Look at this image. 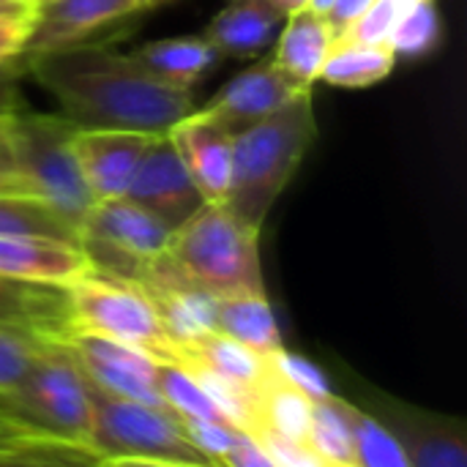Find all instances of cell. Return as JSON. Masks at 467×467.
I'll return each instance as SVG.
<instances>
[{"mask_svg": "<svg viewBox=\"0 0 467 467\" xmlns=\"http://www.w3.org/2000/svg\"><path fill=\"white\" fill-rule=\"evenodd\" d=\"M410 467H467V449L462 435L446 427H410L400 438Z\"/></svg>", "mask_w": 467, "mask_h": 467, "instance_id": "83f0119b", "label": "cell"}, {"mask_svg": "<svg viewBox=\"0 0 467 467\" xmlns=\"http://www.w3.org/2000/svg\"><path fill=\"white\" fill-rule=\"evenodd\" d=\"M170 358L194 361L246 391H260L265 386V380L271 378V358L257 356L254 350H249L216 331H208L186 345H175Z\"/></svg>", "mask_w": 467, "mask_h": 467, "instance_id": "ffe728a7", "label": "cell"}, {"mask_svg": "<svg viewBox=\"0 0 467 467\" xmlns=\"http://www.w3.org/2000/svg\"><path fill=\"white\" fill-rule=\"evenodd\" d=\"M14 3H25V5H38V0H14Z\"/></svg>", "mask_w": 467, "mask_h": 467, "instance_id": "7dc6e473", "label": "cell"}, {"mask_svg": "<svg viewBox=\"0 0 467 467\" xmlns=\"http://www.w3.org/2000/svg\"><path fill=\"white\" fill-rule=\"evenodd\" d=\"M397 55L391 47H367L337 38L320 71L323 82L337 88H369L394 71Z\"/></svg>", "mask_w": 467, "mask_h": 467, "instance_id": "603a6c76", "label": "cell"}, {"mask_svg": "<svg viewBox=\"0 0 467 467\" xmlns=\"http://www.w3.org/2000/svg\"><path fill=\"white\" fill-rule=\"evenodd\" d=\"M36 11V5H25V3H14V0H0V16H30Z\"/></svg>", "mask_w": 467, "mask_h": 467, "instance_id": "b9f144b4", "label": "cell"}, {"mask_svg": "<svg viewBox=\"0 0 467 467\" xmlns=\"http://www.w3.org/2000/svg\"><path fill=\"white\" fill-rule=\"evenodd\" d=\"M257 235L224 202H205L172 233L167 257L186 285L213 298L260 296L265 287Z\"/></svg>", "mask_w": 467, "mask_h": 467, "instance_id": "3957f363", "label": "cell"}, {"mask_svg": "<svg viewBox=\"0 0 467 467\" xmlns=\"http://www.w3.org/2000/svg\"><path fill=\"white\" fill-rule=\"evenodd\" d=\"M71 331L134 345L159 361H170L172 342L150 293L131 279L90 271L68 285Z\"/></svg>", "mask_w": 467, "mask_h": 467, "instance_id": "8992f818", "label": "cell"}, {"mask_svg": "<svg viewBox=\"0 0 467 467\" xmlns=\"http://www.w3.org/2000/svg\"><path fill=\"white\" fill-rule=\"evenodd\" d=\"M0 194H25L33 197L25 178L16 170L11 137H8V107H0Z\"/></svg>", "mask_w": 467, "mask_h": 467, "instance_id": "e575fe53", "label": "cell"}, {"mask_svg": "<svg viewBox=\"0 0 467 467\" xmlns=\"http://www.w3.org/2000/svg\"><path fill=\"white\" fill-rule=\"evenodd\" d=\"M134 60L170 88L189 90L213 68L219 52L202 36H170L131 49Z\"/></svg>", "mask_w": 467, "mask_h": 467, "instance_id": "d6986e66", "label": "cell"}, {"mask_svg": "<svg viewBox=\"0 0 467 467\" xmlns=\"http://www.w3.org/2000/svg\"><path fill=\"white\" fill-rule=\"evenodd\" d=\"M93 460H164L194 467H222L208 460L183 432L170 410L109 397L93 389V430L88 443Z\"/></svg>", "mask_w": 467, "mask_h": 467, "instance_id": "52a82bcc", "label": "cell"}, {"mask_svg": "<svg viewBox=\"0 0 467 467\" xmlns=\"http://www.w3.org/2000/svg\"><path fill=\"white\" fill-rule=\"evenodd\" d=\"M254 438L260 441V446L271 454V460L279 467H328L309 443L287 441V438H279L271 432H257Z\"/></svg>", "mask_w": 467, "mask_h": 467, "instance_id": "836d02e7", "label": "cell"}, {"mask_svg": "<svg viewBox=\"0 0 467 467\" xmlns=\"http://www.w3.org/2000/svg\"><path fill=\"white\" fill-rule=\"evenodd\" d=\"M285 19L287 16L268 0H227L200 36L219 55L252 57L274 41Z\"/></svg>", "mask_w": 467, "mask_h": 467, "instance_id": "e0dca14e", "label": "cell"}, {"mask_svg": "<svg viewBox=\"0 0 467 467\" xmlns=\"http://www.w3.org/2000/svg\"><path fill=\"white\" fill-rule=\"evenodd\" d=\"M331 5H334V0H312V3H309V8H315V11H320V14H326Z\"/></svg>", "mask_w": 467, "mask_h": 467, "instance_id": "ee69618b", "label": "cell"}, {"mask_svg": "<svg viewBox=\"0 0 467 467\" xmlns=\"http://www.w3.org/2000/svg\"><path fill=\"white\" fill-rule=\"evenodd\" d=\"M375 0H334V5L326 11V19H328V25L334 27V33H337V38L372 5Z\"/></svg>", "mask_w": 467, "mask_h": 467, "instance_id": "74e56055", "label": "cell"}, {"mask_svg": "<svg viewBox=\"0 0 467 467\" xmlns=\"http://www.w3.org/2000/svg\"><path fill=\"white\" fill-rule=\"evenodd\" d=\"M181 164L205 202H224L233 178V134L208 112L194 109L167 131Z\"/></svg>", "mask_w": 467, "mask_h": 467, "instance_id": "5bb4252c", "label": "cell"}, {"mask_svg": "<svg viewBox=\"0 0 467 467\" xmlns=\"http://www.w3.org/2000/svg\"><path fill=\"white\" fill-rule=\"evenodd\" d=\"M350 427L358 467H410V457L402 441L356 405H350Z\"/></svg>", "mask_w": 467, "mask_h": 467, "instance_id": "4316f807", "label": "cell"}, {"mask_svg": "<svg viewBox=\"0 0 467 467\" xmlns=\"http://www.w3.org/2000/svg\"><path fill=\"white\" fill-rule=\"evenodd\" d=\"M0 235H47L79 244L77 233L52 208L25 194H0Z\"/></svg>", "mask_w": 467, "mask_h": 467, "instance_id": "484cf974", "label": "cell"}, {"mask_svg": "<svg viewBox=\"0 0 467 467\" xmlns=\"http://www.w3.org/2000/svg\"><path fill=\"white\" fill-rule=\"evenodd\" d=\"M274 8H279L285 16H290V14H296V11H301V8H306L312 0H268Z\"/></svg>", "mask_w": 467, "mask_h": 467, "instance_id": "7bdbcfd3", "label": "cell"}, {"mask_svg": "<svg viewBox=\"0 0 467 467\" xmlns=\"http://www.w3.org/2000/svg\"><path fill=\"white\" fill-rule=\"evenodd\" d=\"M0 413H5V416L11 419V413H8V402H5V400H0Z\"/></svg>", "mask_w": 467, "mask_h": 467, "instance_id": "bcb514c9", "label": "cell"}, {"mask_svg": "<svg viewBox=\"0 0 467 467\" xmlns=\"http://www.w3.org/2000/svg\"><path fill=\"white\" fill-rule=\"evenodd\" d=\"M419 3H427V0H397V5H400V16L408 11V8H413V5H419Z\"/></svg>", "mask_w": 467, "mask_h": 467, "instance_id": "f6af8a7d", "label": "cell"}, {"mask_svg": "<svg viewBox=\"0 0 467 467\" xmlns=\"http://www.w3.org/2000/svg\"><path fill=\"white\" fill-rule=\"evenodd\" d=\"M93 265L79 244L47 235H0V274L22 282L68 287Z\"/></svg>", "mask_w": 467, "mask_h": 467, "instance_id": "2e32d148", "label": "cell"}, {"mask_svg": "<svg viewBox=\"0 0 467 467\" xmlns=\"http://www.w3.org/2000/svg\"><path fill=\"white\" fill-rule=\"evenodd\" d=\"M309 424H312V400L293 389L290 383L279 380L271 369V378L260 389L257 400V432H271L287 441L306 443L309 438Z\"/></svg>", "mask_w": 467, "mask_h": 467, "instance_id": "7402d4cb", "label": "cell"}, {"mask_svg": "<svg viewBox=\"0 0 467 467\" xmlns=\"http://www.w3.org/2000/svg\"><path fill=\"white\" fill-rule=\"evenodd\" d=\"M337 44V33L326 14L315 8H301L285 19L282 36L276 41L274 63L301 88H312L320 79L328 52Z\"/></svg>", "mask_w": 467, "mask_h": 467, "instance_id": "ac0fdd59", "label": "cell"}, {"mask_svg": "<svg viewBox=\"0 0 467 467\" xmlns=\"http://www.w3.org/2000/svg\"><path fill=\"white\" fill-rule=\"evenodd\" d=\"M438 36H441L438 11H435L432 0H427V3L408 8L397 19L389 44H391L394 55H421V52L435 47Z\"/></svg>", "mask_w": 467, "mask_h": 467, "instance_id": "f1b7e54d", "label": "cell"}, {"mask_svg": "<svg viewBox=\"0 0 467 467\" xmlns=\"http://www.w3.org/2000/svg\"><path fill=\"white\" fill-rule=\"evenodd\" d=\"M306 90L312 88H301L274 63V57H265L249 66L246 71L235 74L200 109L208 112L227 134L235 137Z\"/></svg>", "mask_w": 467, "mask_h": 467, "instance_id": "8fae6325", "label": "cell"}, {"mask_svg": "<svg viewBox=\"0 0 467 467\" xmlns=\"http://www.w3.org/2000/svg\"><path fill=\"white\" fill-rule=\"evenodd\" d=\"M156 389L170 413L178 419H197V421H222L230 424L219 405L208 397V391L197 383V378L181 367L178 361H159L156 369Z\"/></svg>", "mask_w": 467, "mask_h": 467, "instance_id": "d4e9b609", "label": "cell"}, {"mask_svg": "<svg viewBox=\"0 0 467 467\" xmlns=\"http://www.w3.org/2000/svg\"><path fill=\"white\" fill-rule=\"evenodd\" d=\"M30 16H0V66L11 63L22 55L27 33H30Z\"/></svg>", "mask_w": 467, "mask_h": 467, "instance_id": "8d00e7d4", "label": "cell"}, {"mask_svg": "<svg viewBox=\"0 0 467 467\" xmlns=\"http://www.w3.org/2000/svg\"><path fill=\"white\" fill-rule=\"evenodd\" d=\"M271 369H274V375L279 380L290 383L293 389H298L301 394H306L312 402L331 397V386H328L326 375L312 361H306L298 353L279 350L276 356H271Z\"/></svg>", "mask_w": 467, "mask_h": 467, "instance_id": "1f68e13d", "label": "cell"}, {"mask_svg": "<svg viewBox=\"0 0 467 467\" xmlns=\"http://www.w3.org/2000/svg\"><path fill=\"white\" fill-rule=\"evenodd\" d=\"M306 443L328 467H358L350 427V402L334 394L312 402V424Z\"/></svg>", "mask_w": 467, "mask_h": 467, "instance_id": "cb8c5ba5", "label": "cell"}, {"mask_svg": "<svg viewBox=\"0 0 467 467\" xmlns=\"http://www.w3.org/2000/svg\"><path fill=\"white\" fill-rule=\"evenodd\" d=\"M27 60L33 79L60 104V115L82 129L167 134L197 109L189 90L164 85L131 52L109 44H77Z\"/></svg>", "mask_w": 467, "mask_h": 467, "instance_id": "6da1fadb", "label": "cell"}, {"mask_svg": "<svg viewBox=\"0 0 467 467\" xmlns=\"http://www.w3.org/2000/svg\"><path fill=\"white\" fill-rule=\"evenodd\" d=\"M93 467H194V465H183V462H164V460H129V457H118V460H96Z\"/></svg>", "mask_w": 467, "mask_h": 467, "instance_id": "60d3db41", "label": "cell"}, {"mask_svg": "<svg viewBox=\"0 0 467 467\" xmlns=\"http://www.w3.org/2000/svg\"><path fill=\"white\" fill-rule=\"evenodd\" d=\"M38 345H41L38 339L0 328V400L8 402V413H11V397L25 380L27 369L33 367Z\"/></svg>", "mask_w": 467, "mask_h": 467, "instance_id": "f546056e", "label": "cell"}, {"mask_svg": "<svg viewBox=\"0 0 467 467\" xmlns=\"http://www.w3.org/2000/svg\"><path fill=\"white\" fill-rule=\"evenodd\" d=\"M79 129L82 126L66 115L8 107V137L19 175L30 194L52 208L77 238L96 205L74 153V137Z\"/></svg>", "mask_w": 467, "mask_h": 467, "instance_id": "5b68a950", "label": "cell"}, {"mask_svg": "<svg viewBox=\"0 0 467 467\" xmlns=\"http://www.w3.org/2000/svg\"><path fill=\"white\" fill-rule=\"evenodd\" d=\"M27 446H47V443L38 441L36 435H30L27 430H22L5 413H0V454L3 451H19V449H27Z\"/></svg>", "mask_w": 467, "mask_h": 467, "instance_id": "f35d334b", "label": "cell"}, {"mask_svg": "<svg viewBox=\"0 0 467 467\" xmlns=\"http://www.w3.org/2000/svg\"><path fill=\"white\" fill-rule=\"evenodd\" d=\"M156 5L153 0H47L33 11L30 33L19 57L88 44L90 36Z\"/></svg>", "mask_w": 467, "mask_h": 467, "instance_id": "30bf717a", "label": "cell"}, {"mask_svg": "<svg viewBox=\"0 0 467 467\" xmlns=\"http://www.w3.org/2000/svg\"><path fill=\"white\" fill-rule=\"evenodd\" d=\"M317 131L312 90L233 137V178L224 205L238 222L263 227L276 197L293 181Z\"/></svg>", "mask_w": 467, "mask_h": 467, "instance_id": "7a4b0ae2", "label": "cell"}, {"mask_svg": "<svg viewBox=\"0 0 467 467\" xmlns=\"http://www.w3.org/2000/svg\"><path fill=\"white\" fill-rule=\"evenodd\" d=\"M172 230L129 197L101 200L88 213L79 246L93 271L140 282L145 268L170 246Z\"/></svg>", "mask_w": 467, "mask_h": 467, "instance_id": "ba28073f", "label": "cell"}, {"mask_svg": "<svg viewBox=\"0 0 467 467\" xmlns=\"http://www.w3.org/2000/svg\"><path fill=\"white\" fill-rule=\"evenodd\" d=\"M222 467H279L271 454L260 446V441L249 432H241L233 449L219 460Z\"/></svg>", "mask_w": 467, "mask_h": 467, "instance_id": "d590c367", "label": "cell"}, {"mask_svg": "<svg viewBox=\"0 0 467 467\" xmlns=\"http://www.w3.org/2000/svg\"><path fill=\"white\" fill-rule=\"evenodd\" d=\"M400 19L397 0H375L339 38L350 44H367V47H391V33Z\"/></svg>", "mask_w": 467, "mask_h": 467, "instance_id": "4dcf8cb0", "label": "cell"}, {"mask_svg": "<svg viewBox=\"0 0 467 467\" xmlns=\"http://www.w3.org/2000/svg\"><path fill=\"white\" fill-rule=\"evenodd\" d=\"M159 134L123 129H79L74 153L96 202L126 197L129 183Z\"/></svg>", "mask_w": 467, "mask_h": 467, "instance_id": "4fadbf2b", "label": "cell"}, {"mask_svg": "<svg viewBox=\"0 0 467 467\" xmlns=\"http://www.w3.org/2000/svg\"><path fill=\"white\" fill-rule=\"evenodd\" d=\"M63 342L71 350L74 361L79 364V369L85 372V378L90 380L93 389H99L109 397H118V400L167 410V405L156 389L159 358H153L150 353H145L134 345L85 334V331H71Z\"/></svg>", "mask_w": 467, "mask_h": 467, "instance_id": "9c48e42d", "label": "cell"}, {"mask_svg": "<svg viewBox=\"0 0 467 467\" xmlns=\"http://www.w3.org/2000/svg\"><path fill=\"white\" fill-rule=\"evenodd\" d=\"M0 467H63L47 460V446H27L19 451H3Z\"/></svg>", "mask_w": 467, "mask_h": 467, "instance_id": "ab89813d", "label": "cell"}, {"mask_svg": "<svg viewBox=\"0 0 467 467\" xmlns=\"http://www.w3.org/2000/svg\"><path fill=\"white\" fill-rule=\"evenodd\" d=\"M126 197L140 208L150 211L159 222H164L172 233L186 224L202 205V194L197 192L194 181L189 178L186 167L181 164L172 142L167 134H159L145 159L140 161Z\"/></svg>", "mask_w": 467, "mask_h": 467, "instance_id": "7c38bea8", "label": "cell"}, {"mask_svg": "<svg viewBox=\"0 0 467 467\" xmlns=\"http://www.w3.org/2000/svg\"><path fill=\"white\" fill-rule=\"evenodd\" d=\"M38 3H47V0H38Z\"/></svg>", "mask_w": 467, "mask_h": 467, "instance_id": "681fc988", "label": "cell"}, {"mask_svg": "<svg viewBox=\"0 0 467 467\" xmlns=\"http://www.w3.org/2000/svg\"><path fill=\"white\" fill-rule=\"evenodd\" d=\"M181 427L186 432V438L213 462H219L233 443L238 441V435L244 430L233 427V424H222V421H197V419H181Z\"/></svg>", "mask_w": 467, "mask_h": 467, "instance_id": "d6a6232c", "label": "cell"}, {"mask_svg": "<svg viewBox=\"0 0 467 467\" xmlns=\"http://www.w3.org/2000/svg\"><path fill=\"white\" fill-rule=\"evenodd\" d=\"M213 328H216V334H222L265 358L285 350L282 331H279V323L274 317V309H271L265 293L216 298Z\"/></svg>", "mask_w": 467, "mask_h": 467, "instance_id": "44dd1931", "label": "cell"}, {"mask_svg": "<svg viewBox=\"0 0 467 467\" xmlns=\"http://www.w3.org/2000/svg\"><path fill=\"white\" fill-rule=\"evenodd\" d=\"M0 328L38 342H63L71 334L68 287L22 282L0 274Z\"/></svg>", "mask_w": 467, "mask_h": 467, "instance_id": "9a60e30c", "label": "cell"}, {"mask_svg": "<svg viewBox=\"0 0 467 467\" xmlns=\"http://www.w3.org/2000/svg\"><path fill=\"white\" fill-rule=\"evenodd\" d=\"M153 3H161V0H153Z\"/></svg>", "mask_w": 467, "mask_h": 467, "instance_id": "c3c4849f", "label": "cell"}, {"mask_svg": "<svg viewBox=\"0 0 467 467\" xmlns=\"http://www.w3.org/2000/svg\"><path fill=\"white\" fill-rule=\"evenodd\" d=\"M11 419L47 446L88 454L93 386L66 342H41L25 380L11 397Z\"/></svg>", "mask_w": 467, "mask_h": 467, "instance_id": "277c9868", "label": "cell"}]
</instances>
